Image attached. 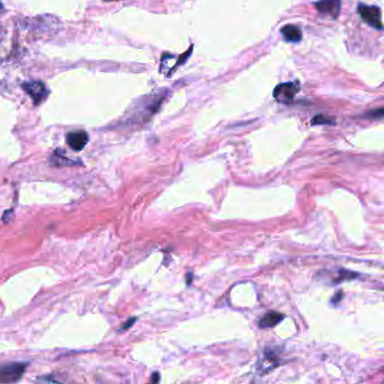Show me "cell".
Listing matches in <instances>:
<instances>
[{"label":"cell","instance_id":"6da1fadb","mask_svg":"<svg viewBox=\"0 0 384 384\" xmlns=\"http://www.w3.org/2000/svg\"><path fill=\"white\" fill-rule=\"evenodd\" d=\"M27 369L26 363H7L0 365V383H16L18 382Z\"/></svg>","mask_w":384,"mask_h":384},{"label":"cell","instance_id":"7a4b0ae2","mask_svg":"<svg viewBox=\"0 0 384 384\" xmlns=\"http://www.w3.org/2000/svg\"><path fill=\"white\" fill-rule=\"evenodd\" d=\"M21 88H23L26 94L31 97V100L33 101V104H34L35 106L40 105L41 103L44 102L49 94H50L46 86L43 84L42 81L24 82V84L21 85Z\"/></svg>","mask_w":384,"mask_h":384},{"label":"cell","instance_id":"3957f363","mask_svg":"<svg viewBox=\"0 0 384 384\" xmlns=\"http://www.w3.org/2000/svg\"><path fill=\"white\" fill-rule=\"evenodd\" d=\"M358 13L366 24H369L373 29L381 31L383 29L381 10L375 6H367L361 4L358 6Z\"/></svg>","mask_w":384,"mask_h":384},{"label":"cell","instance_id":"277c9868","mask_svg":"<svg viewBox=\"0 0 384 384\" xmlns=\"http://www.w3.org/2000/svg\"><path fill=\"white\" fill-rule=\"evenodd\" d=\"M300 89V85L298 82H287V84L278 85L274 89L273 96L279 103H289L293 100L295 95L298 94Z\"/></svg>","mask_w":384,"mask_h":384},{"label":"cell","instance_id":"5b68a950","mask_svg":"<svg viewBox=\"0 0 384 384\" xmlns=\"http://www.w3.org/2000/svg\"><path fill=\"white\" fill-rule=\"evenodd\" d=\"M315 6L320 14L330 16L333 19H336L339 16L342 3H340V0H319L316 3Z\"/></svg>","mask_w":384,"mask_h":384},{"label":"cell","instance_id":"8992f818","mask_svg":"<svg viewBox=\"0 0 384 384\" xmlns=\"http://www.w3.org/2000/svg\"><path fill=\"white\" fill-rule=\"evenodd\" d=\"M89 141V136L85 131H74L67 134V143L75 151H81Z\"/></svg>","mask_w":384,"mask_h":384},{"label":"cell","instance_id":"52a82bcc","mask_svg":"<svg viewBox=\"0 0 384 384\" xmlns=\"http://www.w3.org/2000/svg\"><path fill=\"white\" fill-rule=\"evenodd\" d=\"M282 35L284 37L285 41L287 42H292V43H298L301 40H302V32L299 29L298 26L295 25H285L282 27L281 30Z\"/></svg>","mask_w":384,"mask_h":384},{"label":"cell","instance_id":"ba28073f","mask_svg":"<svg viewBox=\"0 0 384 384\" xmlns=\"http://www.w3.org/2000/svg\"><path fill=\"white\" fill-rule=\"evenodd\" d=\"M285 318L284 315L279 314V312L276 311H271L266 314L264 317L261 318L259 321V327L260 328H272L278 325Z\"/></svg>","mask_w":384,"mask_h":384},{"label":"cell","instance_id":"9c48e42d","mask_svg":"<svg viewBox=\"0 0 384 384\" xmlns=\"http://www.w3.org/2000/svg\"><path fill=\"white\" fill-rule=\"evenodd\" d=\"M332 119L330 117H326L323 116V115H318V116H316L314 118V121H312V124L316 125V124H332Z\"/></svg>","mask_w":384,"mask_h":384},{"label":"cell","instance_id":"30bf717a","mask_svg":"<svg viewBox=\"0 0 384 384\" xmlns=\"http://www.w3.org/2000/svg\"><path fill=\"white\" fill-rule=\"evenodd\" d=\"M365 116L371 117L373 119H381L383 117V108H377L375 111H372L369 114H366Z\"/></svg>","mask_w":384,"mask_h":384},{"label":"cell","instance_id":"8fae6325","mask_svg":"<svg viewBox=\"0 0 384 384\" xmlns=\"http://www.w3.org/2000/svg\"><path fill=\"white\" fill-rule=\"evenodd\" d=\"M135 320H136V318H131V319H129V320H128V321H126V322L124 323V325L122 326V330H123V331L128 330V329H129V328H130L131 326L134 325Z\"/></svg>","mask_w":384,"mask_h":384},{"label":"cell","instance_id":"7c38bea8","mask_svg":"<svg viewBox=\"0 0 384 384\" xmlns=\"http://www.w3.org/2000/svg\"><path fill=\"white\" fill-rule=\"evenodd\" d=\"M342 299H343V292L342 291H339V292H337L336 295H334V298L332 299V303L337 304L340 302V301H342Z\"/></svg>","mask_w":384,"mask_h":384},{"label":"cell","instance_id":"4fadbf2b","mask_svg":"<svg viewBox=\"0 0 384 384\" xmlns=\"http://www.w3.org/2000/svg\"><path fill=\"white\" fill-rule=\"evenodd\" d=\"M159 380H160V377H159V374H158V373H155V374H153V376H152V382H155V383H157Z\"/></svg>","mask_w":384,"mask_h":384},{"label":"cell","instance_id":"5bb4252c","mask_svg":"<svg viewBox=\"0 0 384 384\" xmlns=\"http://www.w3.org/2000/svg\"><path fill=\"white\" fill-rule=\"evenodd\" d=\"M104 2H119V0H104Z\"/></svg>","mask_w":384,"mask_h":384}]
</instances>
